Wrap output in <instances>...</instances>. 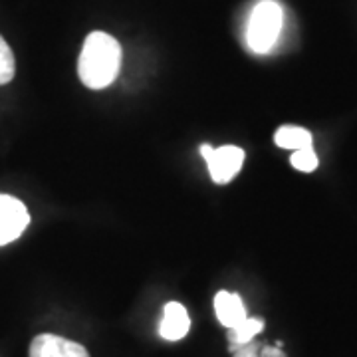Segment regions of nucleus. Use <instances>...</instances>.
Listing matches in <instances>:
<instances>
[{"label": "nucleus", "instance_id": "nucleus-1", "mask_svg": "<svg viewBox=\"0 0 357 357\" xmlns=\"http://www.w3.org/2000/svg\"><path fill=\"white\" fill-rule=\"evenodd\" d=\"M121 46L105 32H91L77 60V76L89 89H103L112 86L119 76Z\"/></svg>", "mask_w": 357, "mask_h": 357}, {"label": "nucleus", "instance_id": "nucleus-2", "mask_svg": "<svg viewBox=\"0 0 357 357\" xmlns=\"http://www.w3.org/2000/svg\"><path fill=\"white\" fill-rule=\"evenodd\" d=\"M284 14L276 0H258L246 26V44L255 54H268L276 46Z\"/></svg>", "mask_w": 357, "mask_h": 357}, {"label": "nucleus", "instance_id": "nucleus-3", "mask_svg": "<svg viewBox=\"0 0 357 357\" xmlns=\"http://www.w3.org/2000/svg\"><path fill=\"white\" fill-rule=\"evenodd\" d=\"M201 155L217 185H227L236 177L238 171L243 169L244 157H246L243 149L236 145H222V147L201 145Z\"/></svg>", "mask_w": 357, "mask_h": 357}, {"label": "nucleus", "instance_id": "nucleus-4", "mask_svg": "<svg viewBox=\"0 0 357 357\" xmlns=\"http://www.w3.org/2000/svg\"><path fill=\"white\" fill-rule=\"evenodd\" d=\"M28 222L30 215L26 204L10 195H0V246L20 238Z\"/></svg>", "mask_w": 357, "mask_h": 357}, {"label": "nucleus", "instance_id": "nucleus-5", "mask_svg": "<svg viewBox=\"0 0 357 357\" xmlns=\"http://www.w3.org/2000/svg\"><path fill=\"white\" fill-rule=\"evenodd\" d=\"M30 357H89V354L84 345L52 333H42L32 340Z\"/></svg>", "mask_w": 357, "mask_h": 357}, {"label": "nucleus", "instance_id": "nucleus-6", "mask_svg": "<svg viewBox=\"0 0 357 357\" xmlns=\"http://www.w3.org/2000/svg\"><path fill=\"white\" fill-rule=\"evenodd\" d=\"M189 330H191V318L185 306L178 302H169L163 310V319L159 326L161 337H165L167 342H178L189 333Z\"/></svg>", "mask_w": 357, "mask_h": 357}, {"label": "nucleus", "instance_id": "nucleus-7", "mask_svg": "<svg viewBox=\"0 0 357 357\" xmlns=\"http://www.w3.org/2000/svg\"><path fill=\"white\" fill-rule=\"evenodd\" d=\"M215 312H217L218 321L227 330L234 328L236 324H241L244 318H248L243 298L238 294L225 292V290L215 296Z\"/></svg>", "mask_w": 357, "mask_h": 357}, {"label": "nucleus", "instance_id": "nucleus-8", "mask_svg": "<svg viewBox=\"0 0 357 357\" xmlns=\"http://www.w3.org/2000/svg\"><path fill=\"white\" fill-rule=\"evenodd\" d=\"M274 141L282 149H290V151H298V149H307L312 147V133L304 128L298 126H282L276 133H274Z\"/></svg>", "mask_w": 357, "mask_h": 357}, {"label": "nucleus", "instance_id": "nucleus-9", "mask_svg": "<svg viewBox=\"0 0 357 357\" xmlns=\"http://www.w3.org/2000/svg\"><path fill=\"white\" fill-rule=\"evenodd\" d=\"M264 330V319L262 318H244L241 324L229 330V349L234 351L241 345L252 342L258 333Z\"/></svg>", "mask_w": 357, "mask_h": 357}, {"label": "nucleus", "instance_id": "nucleus-10", "mask_svg": "<svg viewBox=\"0 0 357 357\" xmlns=\"http://www.w3.org/2000/svg\"><path fill=\"white\" fill-rule=\"evenodd\" d=\"M14 72H16L14 54L8 46V42L0 36V86L8 84L14 77Z\"/></svg>", "mask_w": 357, "mask_h": 357}, {"label": "nucleus", "instance_id": "nucleus-11", "mask_svg": "<svg viewBox=\"0 0 357 357\" xmlns=\"http://www.w3.org/2000/svg\"><path fill=\"white\" fill-rule=\"evenodd\" d=\"M290 163H292L294 169L302 171V173H312L318 169V155L314 153L312 147L307 149H298L294 151L292 157H290Z\"/></svg>", "mask_w": 357, "mask_h": 357}, {"label": "nucleus", "instance_id": "nucleus-12", "mask_svg": "<svg viewBox=\"0 0 357 357\" xmlns=\"http://www.w3.org/2000/svg\"><path fill=\"white\" fill-rule=\"evenodd\" d=\"M260 347H262V344H258V342H248V344L241 345L238 349H234L232 354L234 356L232 357H260Z\"/></svg>", "mask_w": 357, "mask_h": 357}, {"label": "nucleus", "instance_id": "nucleus-13", "mask_svg": "<svg viewBox=\"0 0 357 357\" xmlns=\"http://www.w3.org/2000/svg\"><path fill=\"white\" fill-rule=\"evenodd\" d=\"M260 357H286V354L282 351V344L262 345L260 347Z\"/></svg>", "mask_w": 357, "mask_h": 357}]
</instances>
